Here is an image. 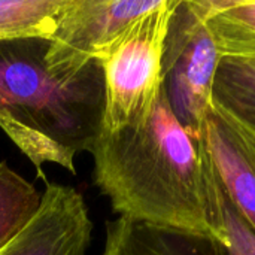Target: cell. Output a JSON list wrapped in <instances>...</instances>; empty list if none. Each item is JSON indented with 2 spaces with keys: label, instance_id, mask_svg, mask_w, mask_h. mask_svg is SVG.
I'll return each mask as SVG.
<instances>
[{
  "label": "cell",
  "instance_id": "cell-1",
  "mask_svg": "<svg viewBox=\"0 0 255 255\" xmlns=\"http://www.w3.org/2000/svg\"><path fill=\"white\" fill-rule=\"evenodd\" d=\"M90 154L93 181L118 217L215 241L202 139L178 121L164 90L145 123L100 133Z\"/></svg>",
  "mask_w": 255,
  "mask_h": 255
},
{
  "label": "cell",
  "instance_id": "cell-2",
  "mask_svg": "<svg viewBox=\"0 0 255 255\" xmlns=\"http://www.w3.org/2000/svg\"><path fill=\"white\" fill-rule=\"evenodd\" d=\"M48 37L0 40V128L34 164L75 173L78 152H91L102 128L103 73L99 63L63 79L46 66Z\"/></svg>",
  "mask_w": 255,
  "mask_h": 255
},
{
  "label": "cell",
  "instance_id": "cell-3",
  "mask_svg": "<svg viewBox=\"0 0 255 255\" xmlns=\"http://www.w3.org/2000/svg\"><path fill=\"white\" fill-rule=\"evenodd\" d=\"M178 0H163L133 22L99 61L103 73L100 133L145 123L163 90L164 43Z\"/></svg>",
  "mask_w": 255,
  "mask_h": 255
},
{
  "label": "cell",
  "instance_id": "cell-4",
  "mask_svg": "<svg viewBox=\"0 0 255 255\" xmlns=\"http://www.w3.org/2000/svg\"><path fill=\"white\" fill-rule=\"evenodd\" d=\"M221 55L199 0H178L163 54V90L178 121L200 139Z\"/></svg>",
  "mask_w": 255,
  "mask_h": 255
},
{
  "label": "cell",
  "instance_id": "cell-5",
  "mask_svg": "<svg viewBox=\"0 0 255 255\" xmlns=\"http://www.w3.org/2000/svg\"><path fill=\"white\" fill-rule=\"evenodd\" d=\"M163 0H64L49 37L46 66L63 79L99 63L117 39Z\"/></svg>",
  "mask_w": 255,
  "mask_h": 255
},
{
  "label": "cell",
  "instance_id": "cell-6",
  "mask_svg": "<svg viewBox=\"0 0 255 255\" xmlns=\"http://www.w3.org/2000/svg\"><path fill=\"white\" fill-rule=\"evenodd\" d=\"M91 235L84 197L72 187L46 184L40 211L0 255H87Z\"/></svg>",
  "mask_w": 255,
  "mask_h": 255
},
{
  "label": "cell",
  "instance_id": "cell-7",
  "mask_svg": "<svg viewBox=\"0 0 255 255\" xmlns=\"http://www.w3.org/2000/svg\"><path fill=\"white\" fill-rule=\"evenodd\" d=\"M200 139L224 193L255 230V134L212 103Z\"/></svg>",
  "mask_w": 255,
  "mask_h": 255
},
{
  "label": "cell",
  "instance_id": "cell-8",
  "mask_svg": "<svg viewBox=\"0 0 255 255\" xmlns=\"http://www.w3.org/2000/svg\"><path fill=\"white\" fill-rule=\"evenodd\" d=\"M103 255H227L223 247L200 236L155 229L118 217L106 223Z\"/></svg>",
  "mask_w": 255,
  "mask_h": 255
},
{
  "label": "cell",
  "instance_id": "cell-9",
  "mask_svg": "<svg viewBox=\"0 0 255 255\" xmlns=\"http://www.w3.org/2000/svg\"><path fill=\"white\" fill-rule=\"evenodd\" d=\"M221 57H255V0H199Z\"/></svg>",
  "mask_w": 255,
  "mask_h": 255
},
{
  "label": "cell",
  "instance_id": "cell-10",
  "mask_svg": "<svg viewBox=\"0 0 255 255\" xmlns=\"http://www.w3.org/2000/svg\"><path fill=\"white\" fill-rule=\"evenodd\" d=\"M212 103L255 134V57H221Z\"/></svg>",
  "mask_w": 255,
  "mask_h": 255
},
{
  "label": "cell",
  "instance_id": "cell-11",
  "mask_svg": "<svg viewBox=\"0 0 255 255\" xmlns=\"http://www.w3.org/2000/svg\"><path fill=\"white\" fill-rule=\"evenodd\" d=\"M42 206V194L12 170L6 161L0 163V251L18 238L34 220Z\"/></svg>",
  "mask_w": 255,
  "mask_h": 255
},
{
  "label": "cell",
  "instance_id": "cell-12",
  "mask_svg": "<svg viewBox=\"0 0 255 255\" xmlns=\"http://www.w3.org/2000/svg\"><path fill=\"white\" fill-rule=\"evenodd\" d=\"M206 182L215 242L223 247L227 255H255V230L224 193L208 154Z\"/></svg>",
  "mask_w": 255,
  "mask_h": 255
},
{
  "label": "cell",
  "instance_id": "cell-13",
  "mask_svg": "<svg viewBox=\"0 0 255 255\" xmlns=\"http://www.w3.org/2000/svg\"><path fill=\"white\" fill-rule=\"evenodd\" d=\"M64 0H0V40L51 37Z\"/></svg>",
  "mask_w": 255,
  "mask_h": 255
}]
</instances>
